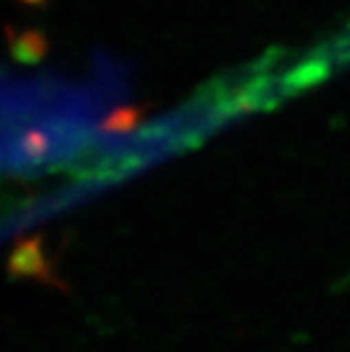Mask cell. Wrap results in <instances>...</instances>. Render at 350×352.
I'll use <instances>...</instances> for the list:
<instances>
[{"mask_svg": "<svg viewBox=\"0 0 350 352\" xmlns=\"http://www.w3.org/2000/svg\"><path fill=\"white\" fill-rule=\"evenodd\" d=\"M9 270L17 278H34L51 285L57 283V278L51 274L49 262L45 258V251L39 239H28L15 247L9 260Z\"/></svg>", "mask_w": 350, "mask_h": 352, "instance_id": "obj_1", "label": "cell"}]
</instances>
